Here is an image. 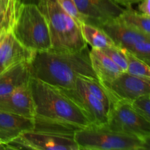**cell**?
Listing matches in <instances>:
<instances>
[{"label": "cell", "mask_w": 150, "mask_h": 150, "mask_svg": "<svg viewBox=\"0 0 150 150\" xmlns=\"http://www.w3.org/2000/svg\"><path fill=\"white\" fill-rule=\"evenodd\" d=\"M29 86L35 107L34 131L73 136L92 125L83 111L57 87L32 77Z\"/></svg>", "instance_id": "cell-1"}, {"label": "cell", "mask_w": 150, "mask_h": 150, "mask_svg": "<svg viewBox=\"0 0 150 150\" xmlns=\"http://www.w3.org/2000/svg\"><path fill=\"white\" fill-rule=\"evenodd\" d=\"M32 78L62 88H73L78 78L97 79L92 67L88 47L78 51L52 50L35 54L30 62Z\"/></svg>", "instance_id": "cell-2"}, {"label": "cell", "mask_w": 150, "mask_h": 150, "mask_svg": "<svg viewBox=\"0 0 150 150\" xmlns=\"http://www.w3.org/2000/svg\"><path fill=\"white\" fill-rule=\"evenodd\" d=\"M38 7L46 19L54 51L73 52L86 48L80 24L56 0H40Z\"/></svg>", "instance_id": "cell-3"}, {"label": "cell", "mask_w": 150, "mask_h": 150, "mask_svg": "<svg viewBox=\"0 0 150 150\" xmlns=\"http://www.w3.org/2000/svg\"><path fill=\"white\" fill-rule=\"evenodd\" d=\"M11 30L24 46L35 53L51 49L48 23L38 4H21Z\"/></svg>", "instance_id": "cell-4"}, {"label": "cell", "mask_w": 150, "mask_h": 150, "mask_svg": "<svg viewBox=\"0 0 150 150\" xmlns=\"http://www.w3.org/2000/svg\"><path fill=\"white\" fill-rule=\"evenodd\" d=\"M79 149L149 150L150 142L140 138L117 133L106 125H91L73 136Z\"/></svg>", "instance_id": "cell-5"}, {"label": "cell", "mask_w": 150, "mask_h": 150, "mask_svg": "<svg viewBox=\"0 0 150 150\" xmlns=\"http://www.w3.org/2000/svg\"><path fill=\"white\" fill-rule=\"evenodd\" d=\"M105 125L113 131L150 142V122L138 114L128 101L117 100L111 105Z\"/></svg>", "instance_id": "cell-6"}, {"label": "cell", "mask_w": 150, "mask_h": 150, "mask_svg": "<svg viewBox=\"0 0 150 150\" xmlns=\"http://www.w3.org/2000/svg\"><path fill=\"white\" fill-rule=\"evenodd\" d=\"M9 149L79 150L73 136L39 131H28L7 144Z\"/></svg>", "instance_id": "cell-7"}, {"label": "cell", "mask_w": 150, "mask_h": 150, "mask_svg": "<svg viewBox=\"0 0 150 150\" xmlns=\"http://www.w3.org/2000/svg\"><path fill=\"white\" fill-rule=\"evenodd\" d=\"M57 88L83 111L92 125L100 126L107 124L108 111L105 106L87 90L79 78L76 79L73 88Z\"/></svg>", "instance_id": "cell-8"}, {"label": "cell", "mask_w": 150, "mask_h": 150, "mask_svg": "<svg viewBox=\"0 0 150 150\" xmlns=\"http://www.w3.org/2000/svg\"><path fill=\"white\" fill-rule=\"evenodd\" d=\"M83 22L100 27L118 18L124 11L114 0H73Z\"/></svg>", "instance_id": "cell-9"}, {"label": "cell", "mask_w": 150, "mask_h": 150, "mask_svg": "<svg viewBox=\"0 0 150 150\" xmlns=\"http://www.w3.org/2000/svg\"><path fill=\"white\" fill-rule=\"evenodd\" d=\"M103 86L117 100L131 102L142 95L150 94V78L122 72L117 79Z\"/></svg>", "instance_id": "cell-10"}, {"label": "cell", "mask_w": 150, "mask_h": 150, "mask_svg": "<svg viewBox=\"0 0 150 150\" xmlns=\"http://www.w3.org/2000/svg\"><path fill=\"white\" fill-rule=\"evenodd\" d=\"M35 54L16 38L11 29L0 33V73L16 64L30 62Z\"/></svg>", "instance_id": "cell-11"}, {"label": "cell", "mask_w": 150, "mask_h": 150, "mask_svg": "<svg viewBox=\"0 0 150 150\" xmlns=\"http://www.w3.org/2000/svg\"><path fill=\"white\" fill-rule=\"evenodd\" d=\"M100 28L111 38L117 47L127 51H130L140 41L150 40V36L127 26L119 17L106 22Z\"/></svg>", "instance_id": "cell-12"}, {"label": "cell", "mask_w": 150, "mask_h": 150, "mask_svg": "<svg viewBox=\"0 0 150 150\" xmlns=\"http://www.w3.org/2000/svg\"><path fill=\"white\" fill-rule=\"evenodd\" d=\"M0 111L34 118L35 107L29 83L0 96Z\"/></svg>", "instance_id": "cell-13"}, {"label": "cell", "mask_w": 150, "mask_h": 150, "mask_svg": "<svg viewBox=\"0 0 150 150\" xmlns=\"http://www.w3.org/2000/svg\"><path fill=\"white\" fill-rule=\"evenodd\" d=\"M35 127L34 118L0 111V142L2 144L7 145L22 133L33 131Z\"/></svg>", "instance_id": "cell-14"}, {"label": "cell", "mask_w": 150, "mask_h": 150, "mask_svg": "<svg viewBox=\"0 0 150 150\" xmlns=\"http://www.w3.org/2000/svg\"><path fill=\"white\" fill-rule=\"evenodd\" d=\"M32 78L30 62L16 64L0 73V96L29 84Z\"/></svg>", "instance_id": "cell-15"}, {"label": "cell", "mask_w": 150, "mask_h": 150, "mask_svg": "<svg viewBox=\"0 0 150 150\" xmlns=\"http://www.w3.org/2000/svg\"><path fill=\"white\" fill-rule=\"evenodd\" d=\"M89 57L94 72L103 85L111 82L122 73L121 69L101 50L92 48L89 51Z\"/></svg>", "instance_id": "cell-16"}, {"label": "cell", "mask_w": 150, "mask_h": 150, "mask_svg": "<svg viewBox=\"0 0 150 150\" xmlns=\"http://www.w3.org/2000/svg\"><path fill=\"white\" fill-rule=\"evenodd\" d=\"M81 33L86 44L92 48L103 50L116 45L111 38L100 27L83 22L80 24Z\"/></svg>", "instance_id": "cell-17"}, {"label": "cell", "mask_w": 150, "mask_h": 150, "mask_svg": "<svg viewBox=\"0 0 150 150\" xmlns=\"http://www.w3.org/2000/svg\"><path fill=\"white\" fill-rule=\"evenodd\" d=\"M119 18L127 26L144 35L150 36L149 16L142 14L130 7L125 8L123 13L119 16Z\"/></svg>", "instance_id": "cell-18"}, {"label": "cell", "mask_w": 150, "mask_h": 150, "mask_svg": "<svg viewBox=\"0 0 150 150\" xmlns=\"http://www.w3.org/2000/svg\"><path fill=\"white\" fill-rule=\"evenodd\" d=\"M79 79L87 90L103 104L108 114L111 105L117 102V100L108 92L98 79L89 77H80Z\"/></svg>", "instance_id": "cell-19"}, {"label": "cell", "mask_w": 150, "mask_h": 150, "mask_svg": "<svg viewBox=\"0 0 150 150\" xmlns=\"http://www.w3.org/2000/svg\"><path fill=\"white\" fill-rule=\"evenodd\" d=\"M21 4L18 0H0V33L12 29Z\"/></svg>", "instance_id": "cell-20"}, {"label": "cell", "mask_w": 150, "mask_h": 150, "mask_svg": "<svg viewBox=\"0 0 150 150\" xmlns=\"http://www.w3.org/2000/svg\"><path fill=\"white\" fill-rule=\"evenodd\" d=\"M124 51L127 61V69L126 72L129 74L139 77L150 78L149 64L139 59L127 50L124 49Z\"/></svg>", "instance_id": "cell-21"}, {"label": "cell", "mask_w": 150, "mask_h": 150, "mask_svg": "<svg viewBox=\"0 0 150 150\" xmlns=\"http://www.w3.org/2000/svg\"><path fill=\"white\" fill-rule=\"evenodd\" d=\"M105 53L120 69L122 72H126L127 69V57L125 54L124 49L119 48L117 45L110 46L101 50Z\"/></svg>", "instance_id": "cell-22"}, {"label": "cell", "mask_w": 150, "mask_h": 150, "mask_svg": "<svg viewBox=\"0 0 150 150\" xmlns=\"http://www.w3.org/2000/svg\"><path fill=\"white\" fill-rule=\"evenodd\" d=\"M130 105L138 114L150 122V94L136 98L130 102Z\"/></svg>", "instance_id": "cell-23"}, {"label": "cell", "mask_w": 150, "mask_h": 150, "mask_svg": "<svg viewBox=\"0 0 150 150\" xmlns=\"http://www.w3.org/2000/svg\"><path fill=\"white\" fill-rule=\"evenodd\" d=\"M130 53L136 56L139 59L142 60L149 65L150 62V40L140 41L137 42L131 49Z\"/></svg>", "instance_id": "cell-24"}, {"label": "cell", "mask_w": 150, "mask_h": 150, "mask_svg": "<svg viewBox=\"0 0 150 150\" xmlns=\"http://www.w3.org/2000/svg\"><path fill=\"white\" fill-rule=\"evenodd\" d=\"M60 7L70 14L79 24L83 22V19L81 15L78 11L76 6L73 0H56Z\"/></svg>", "instance_id": "cell-25"}, {"label": "cell", "mask_w": 150, "mask_h": 150, "mask_svg": "<svg viewBox=\"0 0 150 150\" xmlns=\"http://www.w3.org/2000/svg\"><path fill=\"white\" fill-rule=\"evenodd\" d=\"M150 0H142L139 2V13L144 14L147 16H150V9H149Z\"/></svg>", "instance_id": "cell-26"}, {"label": "cell", "mask_w": 150, "mask_h": 150, "mask_svg": "<svg viewBox=\"0 0 150 150\" xmlns=\"http://www.w3.org/2000/svg\"><path fill=\"white\" fill-rule=\"evenodd\" d=\"M114 1L119 5L123 6L125 8H127V7H132L133 4L139 3L142 0H114Z\"/></svg>", "instance_id": "cell-27"}, {"label": "cell", "mask_w": 150, "mask_h": 150, "mask_svg": "<svg viewBox=\"0 0 150 150\" xmlns=\"http://www.w3.org/2000/svg\"><path fill=\"white\" fill-rule=\"evenodd\" d=\"M21 4H38L40 0H18Z\"/></svg>", "instance_id": "cell-28"}, {"label": "cell", "mask_w": 150, "mask_h": 150, "mask_svg": "<svg viewBox=\"0 0 150 150\" xmlns=\"http://www.w3.org/2000/svg\"><path fill=\"white\" fill-rule=\"evenodd\" d=\"M0 149L1 150H4V149H9L8 146L4 144H2L1 142H0Z\"/></svg>", "instance_id": "cell-29"}]
</instances>
